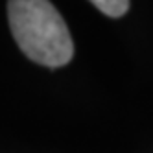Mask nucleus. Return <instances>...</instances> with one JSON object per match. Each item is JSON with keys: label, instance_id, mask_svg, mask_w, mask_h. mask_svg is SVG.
Returning <instances> with one entry per match:
<instances>
[{"label": "nucleus", "instance_id": "obj_1", "mask_svg": "<svg viewBox=\"0 0 153 153\" xmlns=\"http://www.w3.org/2000/svg\"><path fill=\"white\" fill-rule=\"evenodd\" d=\"M7 20L24 56L57 68L74 56V42L61 13L50 0H7Z\"/></svg>", "mask_w": 153, "mask_h": 153}, {"label": "nucleus", "instance_id": "obj_2", "mask_svg": "<svg viewBox=\"0 0 153 153\" xmlns=\"http://www.w3.org/2000/svg\"><path fill=\"white\" fill-rule=\"evenodd\" d=\"M91 2L107 17H124L129 9V0H91Z\"/></svg>", "mask_w": 153, "mask_h": 153}]
</instances>
